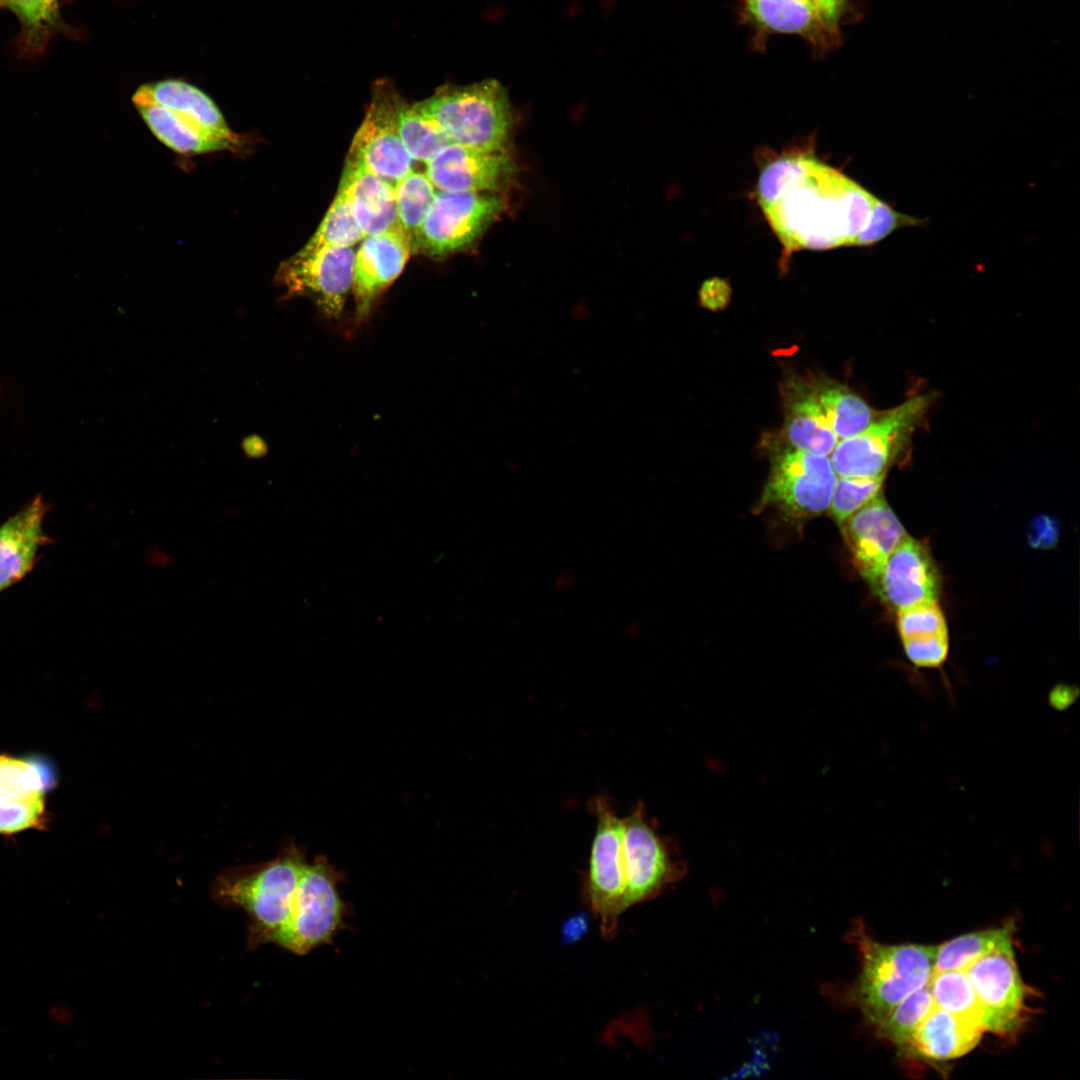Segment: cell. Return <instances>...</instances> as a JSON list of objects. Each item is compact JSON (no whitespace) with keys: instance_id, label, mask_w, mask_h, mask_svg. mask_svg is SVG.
<instances>
[{"instance_id":"6da1fadb","label":"cell","mask_w":1080,"mask_h":1080,"mask_svg":"<svg viewBox=\"0 0 1080 1080\" xmlns=\"http://www.w3.org/2000/svg\"><path fill=\"white\" fill-rule=\"evenodd\" d=\"M757 199L789 256L802 249L854 246L877 198L839 170L793 155L761 171Z\"/></svg>"},{"instance_id":"7a4b0ae2","label":"cell","mask_w":1080,"mask_h":1080,"mask_svg":"<svg viewBox=\"0 0 1080 1080\" xmlns=\"http://www.w3.org/2000/svg\"><path fill=\"white\" fill-rule=\"evenodd\" d=\"M306 865L303 850L291 844L270 861L221 873L212 896L217 903L240 907L248 914L250 946L272 943L288 920Z\"/></svg>"},{"instance_id":"3957f363","label":"cell","mask_w":1080,"mask_h":1080,"mask_svg":"<svg viewBox=\"0 0 1080 1080\" xmlns=\"http://www.w3.org/2000/svg\"><path fill=\"white\" fill-rule=\"evenodd\" d=\"M861 956V972L851 992L865 1019L878 1025L907 996L924 986L934 968L936 946L887 945L862 926L850 934Z\"/></svg>"},{"instance_id":"277c9868","label":"cell","mask_w":1080,"mask_h":1080,"mask_svg":"<svg viewBox=\"0 0 1080 1080\" xmlns=\"http://www.w3.org/2000/svg\"><path fill=\"white\" fill-rule=\"evenodd\" d=\"M413 105L451 143L487 150L504 149L512 117L507 92L497 80L464 86L445 84Z\"/></svg>"},{"instance_id":"5b68a950","label":"cell","mask_w":1080,"mask_h":1080,"mask_svg":"<svg viewBox=\"0 0 1080 1080\" xmlns=\"http://www.w3.org/2000/svg\"><path fill=\"white\" fill-rule=\"evenodd\" d=\"M343 878V874L322 855L313 863H307L288 920L272 943L296 955H306L331 943L337 932L345 927L346 904L338 890Z\"/></svg>"},{"instance_id":"8992f818","label":"cell","mask_w":1080,"mask_h":1080,"mask_svg":"<svg viewBox=\"0 0 1080 1080\" xmlns=\"http://www.w3.org/2000/svg\"><path fill=\"white\" fill-rule=\"evenodd\" d=\"M932 398L913 396L876 418L862 432L838 441L830 461L837 476L875 477L908 448L912 435L926 415Z\"/></svg>"},{"instance_id":"52a82bcc","label":"cell","mask_w":1080,"mask_h":1080,"mask_svg":"<svg viewBox=\"0 0 1080 1080\" xmlns=\"http://www.w3.org/2000/svg\"><path fill=\"white\" fill-rule=\"evenodd\" d=\"M837 475L827 456L779 444L770 454V472L760 504L791 519L828 511Z\"/></svg>"},{"instance_id":"ba28073f","label":"cell","mask_w":1080,"mask_h":1080,"mask_svg":"<svg viewBox=\"0 0 1080 1080\" xmlns=\"http://www.w3.org/2000/svg\"><path fill=\"white\" fill-rule=\"evenodd\" d=\"M504 202L494 192L437 190L412 240V253L444 257L469 247L500 215Z\"/></svg>"},{"instance_id":"9c48e42d","label":"cell","mask_w":1080,"mask_h":1080,"mask_svg":"<svg viewBox=\"0 0 1080 1080\" xmlns=\"http://www.w3.org/2000/svg\"><path fill=\"white\" fill-rule=\"evenodd\" d=\"M401 96L390 80H377L365 117L357 130L346 165L366 170L395 186L412 171V158L399 133Z\"/></svg>"},{"instance_id":"30bf717a","label":"cell","mask_w":1080,"mask_h":1080,"mask_svg":"<svg viewBox=\"0 0 1080 1080\" xmlns=\"http://www.w3.org/2000/svg\"><path fill=\"white\" fill-rule=\"evenodd\" d=\"M596 829L592 841L586 895L593 913L600 921L606 938L615 935L624 893L623 818L618 817L607 799L592 800Z\"/></svg>"},{"instance_id":"8fae6325","label":"cell","mask_w":1080,"mask_h":1080,"mask_svg":"<svg viewBox=\"0 0 1080 1080\" xmlns=\"http://www.w3.org/2000/svg\"><path fill=\"white\" fill-rule=\"evenodd\" d=\"M623 826L625 886L621 913L657 896L683 873L664 838L648 822L641 803L623 818Z\"/></svg>"},{"instance_id":"7c38bea8","label":"cell","mask_w":1080,"mask_h":1080,"mask_svg":"<svg viewBox=\"0 0 1080 1080\" xmlns=\"http://www.w3.org/2000/svg\"><path fill=\"white\" fill-rule=\"evenodd\" d=\"M964 971L977 995L984 1031L1016 1034L1025 1023L1030 992L1020 976L1013 947L987 954Z\"/></svg>"},{"instance_id":"4fadbf2b","label":"cell","mask_w":1080,"mask_h":1080,"mask_svg":"<svg viewBox=\"0 0 1080 1080\" xmlns=\"http://www.w3.org/2000/svg\"><path fill=\"white\" fill-rule=\"evenodd\" d=\"M355 251L352 247L298 251L283 262L277 279L288 296L313 300L330 318H338L353 286Z\"/></svg>"},{"instance_id":"5bb4252c","label":"cell","mask_w":1080,"mask_h":1080,"mask_svg":"<svg viewBox=\"0 0 1080 1080\" xmlns=\"http://www.w3.org/2000/svg\"><path fill=\"white\" fill-rule=\"evenodd\" d=\"M53 785L51 769L40 760L0 755V834L40 827Z\"/></svg>"},{"instance_id":"9a60e30c","label":"cell","mask_w":1080,"mask_h":1080,"mask_svg":"<svg viewBox=\"0 0 1080 1080\" xmlns=\"http://www.w3.org/2000/svg\"><path fill=\"white\" fill-rule=\"evenodd\" d=\"M872 590L896 612L937 601L941 577L927 544L907 535L886 559Z\"/></svg>"},{"instance_id":"2e32d148","label":"cell","mask_w":1080,"mask_h":1080,"mask_svg":"<svg viewBox=\"0 0 1080 1080\" xmlns=\"http://www.w3.org/2000/svg\"><path fill=\"white\" fill-rule=\"evenodd\" d=\"M426 175L435 188L446 192L500 191L513 173L505 150H487L451 143L427 163Z\"/></svg>"},{"instance_id":"e0dca14e","label":"cell","mask_w":1080,"mask_h":1080,"mask_svg":"<svg viewBox=\"0 0 1080 1080\" xmlns=\"http://www.w3.org/2000/svg\"><path fill=\"white\" fill-rule=\"evenodd\" d=\"M852 561L873 588L890 553L908 535L880 493L841 525Z\"/></svg>"},{"instance_id":"ac0fdd59","label":"cell","mask_w":1080,"mask_h":1080,"mask_svg":"<svg viewBox=\"0 0 1080 1080\" xmlns=\"http://www.w3.org/2000/svg\"><path fill=\"white\" fill-rule=\"evenodd\" d=\"M411 253V239L404 230L363 239L355 253L352 286L358 322L368 317L376 298L398 278Z\"/></svg>"},{"instance_id":"d6986e66","label":"cell","mask_w":1080,"mask_h":1080,"mask_svg":"<svg viewBox=\"0 0 1080 1080\" xmlns=\"http://www.w3.org/2000/svg\"><path fill=\"white\" fill-rule=\"evenodd\" d=\"M132 101L161 106L213 136L239 148L243 145L242 137L230 129L211 97L184 80L165 79L143 84L133 94Z\"/></svg>"},{"instance_id":"ffe728a7","label":"cell","mask_w":1080,"mask_h":1080,"mask_svg":"<svg viewBox=\"0 0 1080 1080\" xmlns=\"http://www.w3.org/2000/svg\"><path fill=\"white\" fill-rule=\"evenodd\" d=\"M782 396L786 444L809 453L830 455L839 438L828 424L812 381L791 378L783 385Z\"/></svg>"},{"instance_id":"44dd1931","label":"cell","mask_w":1080,"mask_h":1080,"mask_svg":"<svg viewBox=\"0 0 1080 1080\" xmlns=\"http://www.w3.org/2000/svg\"><path fill=\"white\" fill-rule=\"evenodd\" d=\"M46 512V503L37 496L0 526V592L33 568L39 549L48 543L43 530Z\"/></svg>"},{"instance_id":"7402d4cb","label":"cell","mask_w":1080,"mask_h":1080,"mask_svg":"<svg viewBox=\"0 0 1080 1080\" xmlns=\"http://www.w3.org/2000/svg\"><path fill=\"white\" fill-rule=\"evenodd\" d=\"M365 236L404 230L399 222L394 185L359 167L346 165L339 185Z\"/></svg>"},{"instance_id":"603a6c76","label":"cell","mask_w":1080,"mask_h":1080,"mask_svg":"<svg viewBox=\"0 0 1080 1080\" xmlns=\"http://www.w3.org/2000/svg\"><path fill=\"white\" fill-rule=\"evenodd\" d=\"M984 1032L979 1023L935 1006L916 1030L911 1053L935 1061L959 1058L977 1046Z\"/></svg>"},{"instance_id":"cb8c5ba5","label":"cell","mask_w":1080,"mask_h":1080,"mask_svg":"<svg viewBox=\"0 0 1080 1080\" xmlns=\"http://www.w3.org/2000/svg\"><path fill=\"white\" fill-rule=\"evenodd\" d=\"M153 135L169 149L183 155L239 150L235 144L213 136L152 103L134 104Z\"/></svg>"},{"instance_id":"d4e9b609","label":"cell","mask_w":1080,"mask_h":1080,"mask_svg":"<svg viewBox=\"0 0 1080 1080\" xmlns=\"http://www.w3.org/2000/svg\"><path fill=\"white\" fill-rule=\"evenodd\" d=\"M812 383L828 424L839 440L862 432L876 418L875 411L846 385L824 377Z\"/></svg>"},{"instance_id":"484cf974","label":"cell","mask_w":1080,"mask_h":1080,"mask_svg":"<svg viewBox=\"0 0 1080 1080\" xmlns=\"http://www.w3.org/2000/svg\"><path fill=\"white\" fill-rule=\"evenodd\" d=\"M20 22L18 45L26 55L40 54L50 39L65 29L59 0H0Z\"/></svg>"},{"instance_id":"4316f807","label":"cell","mask_w":1080,"mask_h":1080,"mask_svg":"<svg viewBox=\"0 0 1080 1080\" xmlns=\"http://www.w3.org/2000/svg\"><path fill=\"white\" fill-rule=\"evenodd\" d=\"M1014 925L975 931L936 947L934 971L966 970L972 963L994 951L1013 947Z\"/></svg>"},{"instance_id":"83f0119b","label":"cell","mask_w":1080,"mask_h":1080,"mask_svg":"<svg viewBox=\"0 0 1080 1080\" xmlns=\"http://www.w3.org/2000/svg\"><path fill=\"white\" fill-rule=\"evenodd\" d=\"M753 18L777 32L809 35L826 27L816 9L802 0H745Z\"/></svg>"},{"instance_id":"f1b7e54d","label":"cell","mask_w":1080,"mask_h":1080,"mask_svg":"<svg viewBox=\"0 0 1080 1080\" xmlns=\"http://www.w3.org/2000/svg\"><path fill=\"white\" fill-rule=\"evenodd\" d=\"M934 1007L935 1004L926 983L899 1002L875 1027L881 1038L911 1053L914 1034Z\"/></svg>"},{"instance_id":"f546056e","label":"cell","mask_w":1080,"mask_h":1080,"mask_svg":"<svg viewBox=\"0 0 1080 1080\" xmlns=\"http://www.w3.org/2000/svg\"><path fill=\"white\" fill-rule=\"evenodd\" d=\"M365 237L353 215L346 195L338 189L335 199L317 230L300 251L313 252L325 248L352 247Z\"/></svg>"},{"instance_id":"4dcf8cb0","label":"cell","mask_w":1080,"mask_h":1080,"mask_svg":"<svg viewBox=\"0 0 1080 1080\" xmlns=\"http://www.w3.org/2000/svg\"><path fill=\"white\" fill-rule=\"evenodd\" d=\"M927 984L936 1007L982 1026L977 995L964 970L934 971Z\"/></svg>"},{"instance_id":"1f68e13d","label":"cell","mask_w":1080,"mask_h":1080,"mask_svg":"<svg viewBox=\"0 0 1080 1080\" xmlns=\"http://www.w3.org/2000/svg\"><path fill=\"white\" fill-rule=\"evenodd\" d=\"M398 123L401 140L413 161L427 163L451 144L435 123L403 99L398 110Z\"/></svg>"},{"instance_id":"d6a6232c","label":"cell","mask_w":1080,"mask_h":1080,"mask_svg":"<svg viewBox=\"0 0 1080 1080\" xmlns=\"http://www.w3.org/2000/svg\"><path fill=\"white\" fill-rule=\"evenodd\" d=\"M436 192L437 189L426 173L421 172L411 171L394 186L398 219L411 243L432 205Z\"/></svg>"},{"instance_id":"836d02e7","label":"cell","mask_w":1080,"mask_h":1080,"mask_svg":"<svg viewBox=\"0 0 1080 1080\" xmlns=\"http://www.w3.org/2000/svg\"><path fill=\"white\" fill-rule=\"evenodd\" d=\"M886 474L875 477L837 476L828 511L842 524L848 517L881 493Z\"/></svg>"},{"instance_id":"e575fe53","label":"cell","mask_w":1080,"mask_h":1080,"mask_svg":"<svg viewBox=\"0 0 1080 1080\" xmlns=\"http://www.w3.org/2000/svg\"><path fill=\"white\" fill-rule=\"evenodd\" d=\"M897 628L902 640L948 634L946 620L937 601L919 603L898 611Z\"/></svg>"},{"instance_id":"d590c367","label":"cell","mask_w":1080,"mask_h":1080,"mask_svg":"<svg viewBox=\"0 0 1080 1080\" xmlns=\"http://www.w3.org/2000/svg\"><path fill=\"white\" fill-rule=\"evenodd\" d=\"M920 223V219L902 214L877 198L870 220L866 228L857 237L854 246L874 245L902 227L915 226Z\"/></svg>"},{"instance_id":"8d00e7d4","label":"cell","mask_w":1080,"mask_h":1080,"mask_svg":"<svg viewBox=\"0 0 1080 1080\" xmlns=\"http://www.w3.org/2000/svg\"><path fill=\"white\" fill-rule=\"evenodd\" d=\"M907 658L916 667L940 668L949 653L948 634L902 640Z\"/></svg>"},{"instance_id":"74e56055","label":"cell","mask_w":1080,"mask_h":1080,"mask_svg":"<svg viewBox=\"0 0 1080 1080\" xmlns=\"http://www.w3.org/2000/svg\"><path fill=\"white\" fill-rule=\"evenodd\" d=\"M730 293L731 290L726 281L718 278L707 280L699 292L700 304L711 311L722 310L729 303Z\"/></svg>"},{"instance_id":"f35d334b","label":"cell","mask_w":1080,"mask_h":1080,"mask_svg":"<svg viewBox=\"0 0 1080 1080\" xmlns=\"http://www.w3.org/2000/svg\"><path fill=\"white\" fill-rule=\"evenodd\" d=\"M1030 543L1037 547H1050L1056 542V526L1047 517L1036 519L1030 529Z\"/></svg>"},{"instance_id":"ab89813d","label":"cell","mask_w":1080,"mask_h":1080,"mask_svg":"<svg viewBox=\"0 0 1080 1080\" xmlns=\"http://www.w3.org/2000/svg\"><path fill=\"white\" fill-rule=\"evenodd\" d=\"M1079 697V688L1069 684H1058L1048 694V704L1054 710L1063 712L1069 709Z\"/></svg>"},{"instance_id":"60d3db41","label":"cell","mask_w":1080,"mask_h":1080,"mask_svg":"<svg viewBox=\"0 0 1080 1080\" xmlns=\"http://www.w3.org/2000/svg\"><path fill=\"white\" fill-rule=\"evenodd\" d=\"M827 28L834 29L844 9L845 0H809Z\"/></svg>"},{"instance_id":"b9f144b4","label":"cell","mask_w":1080,"mask_h":1080,"mask_svg":"<svg viewBox=\"0 0 1080 1080\" xmlns=\"http://www.w3.org/2000/svg\"><path fill=\"white\" fill-rule=\"evenodd\" d=\"M802 1H804V2H806V3H808V4H811V5H812V3H811V2L809 1V0H802ZM812 6H813V5H812ZM813 7H814V6H813Z\"/></svg>"}]
</instances>
